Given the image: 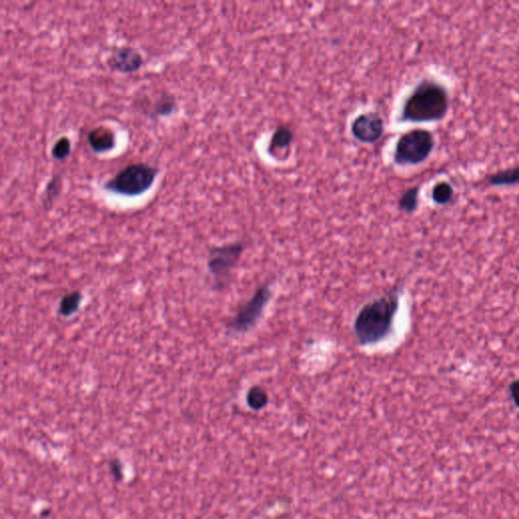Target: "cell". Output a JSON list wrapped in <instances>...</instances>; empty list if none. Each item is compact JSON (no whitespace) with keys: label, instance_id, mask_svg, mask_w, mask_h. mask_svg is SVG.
Segmentation results:
<instances>
[{"label":"cell","instance_id":"9c48e42d","mask_svg":"<svg viewBox=\"0 0 519 519\" xmlns=\"http://www.w3.org/2000/svg\"><path fill=\"white\" fill-rule=\"evenodd\" d=\"M87 142L94 153L102 155L115 147V134L107 127H96L90 132L87 135Z\"/></svg>","mask_w":519,"mask_h":519},{"label":"cell","instance_id":"52a82bcc","mask_svg":"<svg viewBox=\"0 0 519 519\" xmlns=\"http://www.w3.org/2000/svg\"><path fill=\"white\" fill-rule=\"evenodd\" d=\"M351 130L358 142L375 143L384 134V120L377 113H365L355 119Z\"/></svg>","mask_w":519,"mask_h":519},{"label":"cell","instance_id":"30bf717a","mask_svg":"<svg viewBox=\"0 0 519 519\" xmlns=\"http://www.w3.org/2000/svg\"><path fill=\"white\" fill-rule=\"evenodd\" d=\"M292 140H293V134L291 130L287 127L281 126L273 134L271 142L269 144V153L273 156L282 155L284 151L290 148Z\"/></svg>","mask_w":519,"mask_h":519},{"label":"cell","instance_id":"ba28073f","mask_svg":"<svg viewBox=\"0 0 519 519\" xmlns=\"http://www.w3.org/2000/svg\"><path fill=\"white\" fill-rule=\"evenodd\" d=\"M111 69L121 74H133L143 65L142 54L131 47H119L113 50L107 61Z\"/></svg>","mask_w":519,"mask_h":519},{"label":"cell","instance_id":"d6986e66","mask_svg":"<svg viewBox=\"0 0 519 519\" xmlns=\"http://www.w3.org/2000/svg\"><path fill=\"white\" fill-rule=\"evenodd\" d=\"M510 393H511L514 404L519 407V380H516V382L510 384Z\"/></svg>","mask_w":519,"mask_h":519},{"label":"cell","instance_id":"7c38bea8","mask_svg":"<svg viewBox=\"0 0 519 519\" xmlns=\"http://www.w3.org/2000/svg\"><path fill=\"white\" fill-rule=\"evenodd\" d=\"M269 398L267 393L261 386H255L248 389L247 395V402L248 407L253 410H261L268 404Z\"/></svg>","mask_w":519,"mask_h":519},{"label":"cell","instance_id":"2e32d148","mask_svg":"<svg viewBox=\"0 0 519 519\" xmlns=\"http://www.w3.org/2000/svg\"><path fill=\"white\" fill-rule=\"evenodd\" d=\"M71 153V142L68 137H61L55 142L52 148V156L57 160H65Z\"/></svg>","mask_w":519,"mask_h":519},{"label":"cell","instance_id":"5bb4252c","mask_svg":"<svg viewBox=\"0 0 519 519\" xmlns=\"http://www.w3.org/2000/svg\"><path fill=\"white\" fill-rule=\"evenodd\" d=\"M452 197H454V189L448 182H439L433 188L432 198L435 203L443 205V204L448 203Z\"/></svg>","mask_w":519,"mask_h":519},{"label":"cell","instance_id":"e0dca14e","mask_svg":"<svg viewBox=\"0 0 519 519\" xmlns=\"http://www.w3.org/2000/svg\"><path fill=\"white\" fill-rule=\"evenodd\" d=\"M61 189H62L61 178H53L49 184H48L47 188H46L45 196H44V204L46 206H49V204H52L55 198L60 192Z\"/></svg>","mask_w":519,"mask_h":519},{"label":"cell","instance_id":"6da1fadb","mask_svg":"<svg viewBox=\"0 0 519 519\" xmlns=\"http://www.w3.org/2000/svg\"><path fill=\"white\" fill-rule=\"evenodd\" d=\"M399 292L391 290L362 307L353 325L354 335L360 346H371L388 337L399 309Z\"/></svg>","mask_w":519,"mask_h":519},{"label":"cell","instance_id":"5b68a950","mask_svg":"<svg viewBox=\"0 0 519 519\" xmlns=\"http://www.w3.org/2000/svg\"><path fill=\"white\" fill-rule=\"evenodd\" d=\"M272 298V290L268 284L262 285L252 298L243 305L230 323V331L245 333L252 329L263 316L266 307Z\"/></svg>","mask_w":519,"mask_h":519},{"label":"cell","instance_id":"4fadbf2b","mask_svg":"<svg viewBox=\"0 0 519 519\" xmlns=\"http://www.w3.org/2000/svg\"><path fill=\"white\" fill-rule=\"evenodd\" d=\"M419 189L417 187L409 189L402 194L399 201V207L406 213H413L418 207Z\"/></svg>","mask_w":519,"mask_h":519},{"label":"cell","instance_id":"3957f363","mask_svg":"<svg viewBox=\"0 0 519 519\" xmlns=\"http://www.w3.org/2000/svg\"><path fill=\"white\" fill-rule=\"evenodd\" d=\"M158 169L146 164H132L121 169L113 178L105 182V190L115 194L139 196L146 192L158 176Z\"/></svg>","mask_w":519,"mask_h":519},{"label":"cell","instance_id":"8fae6325","mask_svg":"<svg viewBox=\"0 0 519 519\" xmlns=\"http://www.w3.org/2000/svg\"><path fill=\"white\" fill-rule=\"evenodd\" d=\"M81 299H83V296L78 290L66 294L59 303L58 314L65 318L71 316L78 311Z\"/></svg>","mask_w":519,"mask_h":519},{"label":"cell","instance_id":"8992f818","mask_svg":"<svg viewBox=\"0 0 519 519\" xmlns=\"http://www.w3.org/2000/svg\"><path fill=\"white\" fill-rule=\"evenodd\" d=\"M241 243L232 244L223 247L213 248L208 259V269L214 277L217 287H222L230 276V272L237 266L244 252Z\"/></svg>","mask_w":519,"mask_h":519},{"label":"cell","instance_id":"ac0fdd59","mask_svg":"<svg viewBox=\"0 0 519 519\" xmlns=\"http://www.w3.org/2000/svg\"><path fill=\"white\" fill-rule=\"evenodd\" d=\"M176 110V103L173 99L167 96V98L162 99L158 101L155 105V116H160V117H164V116L171 115Z\"/></svg>","mask_w":519,"mask_h":519},{"label":"cell","instance_id":"277c9868","mask_svg":"<svg viewBox=\"0 0 519 519\" xmlns=\"http://www.w3.org/2000/svg\"><path fill=\"white\" fill-rule=\"evenodd\" d=\"M434 147L432 133L423 129L407 132L395 145V162L400 166H415L427 160Z\"/></svg>","mask_w":519,"mask_h":519},{"label":"cell","instance_id":"7a4b0ae2","mask_svg":"<svg viewBox=\"0 0 519 519\" xmlns=\"http://www.w3.org/2000/svg\"><path fill=\"white\" fill-rule=\"evenodd\" d=\"M448 99L445 87L433 80H423L410 94L402 111L404 122H434L445 117Z\"/></svg>","mask_w":519,"mask_h":519},{"label":"cell","instance_id":"9a60e30c","mask_svg":"<svg viewBox=\"0 0 519 519\" xmlns=\"http://www.w3.org/2000/svg\"><path fill=\"white\" fill-rule=\"evenodd\" d=\"M490 182L496 186L516 184L519 182V168L507 169L495 173L490 179Z\"/></svg>","mask_w":519,"mask_h":519}]
</instances>
